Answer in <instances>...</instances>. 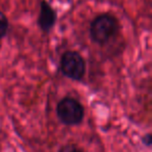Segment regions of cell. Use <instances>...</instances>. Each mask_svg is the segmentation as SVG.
I'll return each instance as SVG.
<instances>
[{
	"mask_svg": "<svg viewBox=\"0 0 152 152\" xmlns=\"http://www.w3.org/2000/svg\"><path fill=\"white\" fill-rule=\"evenodd\" d=\"M120 23L110 14H101L92 21L90 34L95 43L102 45L110 42L119 31Z\"/></svg>",
	"mask_w": 152,
	"mask_h": 152,
	"instance_id": "6da1fadb",
	"label": "cell"
},
{
	"mask_svg": "<svg viewBox=\"0 0 152 152\" xmlns=\"http://www.w3.org/2000/svg\"><path fill=\"white\" fill-rule=\"evenodd\" d=\"M56 114L59 121L68 126H75L83 122L85 108L83 104L72 97H64L58 102Z\"/></svg>",
	"mask_w": 152,
	"mask_h": 152,
	"instance_id": "7a4b0ae2",
	"label": "cell"
},
{
	"mask_svg": "<svg viewBox=\"0 0 152 152\" xmlns=\"http://www.w3.org/2000/svg\"><path fill=\"white\" fill-rule=\"evenodd\" d=\"M61 71L72 80H80L86 73V61L76 51H66L61 58Z\"/></svg>",
	"mask_w": 152,
	"mask_h": 152,
	"instance_id": "3957f363",
	"label": "cell"
},
{
	"mask_svg": "<svg viewBox=\"0 0 152 152\" xmlns=\"http://www.w3.org/2000/svg\"><path fill=\"white\" fill-rule=\"evenodd\" d=\"M55 21H56V14L54 10L47 1L43 0L41 2V11L38 20L41 29L45 32H48L53 27Z\"/></svg>",
	"mask_w": 152,
	"mask_h": 152,
	"instance_id": "277c9868",
	"label": "cell"
},
{
	"mask_svg": "<svg viewBox=\"0 0 152 152\" xmlns=\"http://www.w3.org/2000/svg\"><path fill=\"white\" fill-rule=\"evenodd\" d=\"M7 30H9V20L7 16L0 11V39H2L7 34Z\"/></svg>",
	"mask_w": 152,
	"mask_h": 152,
	"instance_id": "5b68a950",
	"label": "cell"
},
{
	"mask_svg": "<svg viewBox=\"0 0 152 152\" xmlns=\"http://www.w3.org/2000/svg\"><path fill=\"white\" fill-rule=\"evenodd\" d=\"M58 152H83V150L76 144H65L59 148Z\"/></svg>",
	"mask_w": 152,
	"mask_h": 152,
	"instance_id": "8992f818",
	"label": "cell"
},
{
	"mask_svg": "<svg viewBox=\"0 0 152 152\" xmlns=\"http://www.w3.org/2000/svg\"><path fill=\"white\" fill-rule=\"evenodd\" d=\"M142 142H143V144L145 146H147V147H150V146L152 145V137L150 133H147V134H145L143 137H142Z\"/></svg>",
	"mask_w": 152,
	"mask_h": 152,
	"instance_id": "52a82bcc",
	"label": "cell"
}]
</instances>
